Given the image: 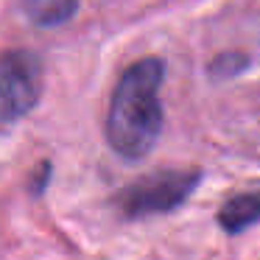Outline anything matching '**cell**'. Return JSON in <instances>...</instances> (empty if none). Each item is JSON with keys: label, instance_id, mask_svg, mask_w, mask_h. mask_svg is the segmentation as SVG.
<instances>
[{"label": "cell", "instance_id": "6da1fadb", "mask_svg": "<svg viewBox=\"0 0 260 260\" xmlns=\"http://www.w3.org/2000/svg\"><path fill=\"white\" fill-rule=\"evenodd\" d=\"M162 81L165 62L159 56H143L132 62L115 81L104 135L109 148L129 162L143 159L162 135Z\"/></svg>", "mask_w": 260, "mask_h": 260}, {"label": "cell", "instance_id": "7a4b0ae2", "mask_svg": "<svg viewBox=\"0 0 260 260\" xmlns=\"http://www.w3.org/2000/svg\"><path fill=\"white\" fill-rule=\"evenodd\" d=\"M199 185H202L199 168H157L123 185L112 196V204L120 210L123 218L132 221L162 215L182 207Z\"/></svg>", "mask_w": 260, "mask_h": 260}, {"label": "cell", "instance_id": "3957f363", "mask_svg": "<svg viewBox=\"0 0 260 260\" xmlns=\"http://www.w3.org/2000/svg\"><path fill=\"white\" fill-rule=\"evenodd\" d=\"M42 98V59L25 48H9L0 56V118H25Z\"/></svg>", "mask_w": 260, "mask_h": 260}, {"label": "cell", "instance_id": "277c9868", "mask_svg": "<svg viewBox=\"0 0 260 260\" xmlns=\"http://www.w3.org/2000/svg\"><path fill=\"white\" fill-rule=\"evenodd\" d=\"M218 226L226 235H241L249 226H254L260 221V190H246L230 196L215 213Z\"/></svg>", "mask_w": 260, "mask_h": 260}, {"label": "cell", "instance_id": "5b68a950", "mask_svg": "<svg viewBox=\"0 0 260 260\" xmlns=\"http://www.w3.org/2000/svg\"><path fill=\"white\" fill-rule=\"evenodd\" d=\"M79 9L81 6L76 0H31V3H23V14L37 28H59L76 17Z\"/></svg>", "mask_w": 260, "mask_h": 260}, {"label": "cell", "instance_id": "8992f818", "mask_svg": "<svg viewBox=\"0 0 260 260\" xmlns=\"http://www.w3.org/2000/svg\"><path fill=\"white\" fill-rule=\"evenodd\" d=\"M249 64H252V59H249L243 51H224V53H218V56L210 59L207 76L213 81H230V79H235V76L246 73Z\"/></svg>", "mask_w": 260, "mask_h": 260}, {"label": "cell", "instance_id": "52a82bcc", "mask_svg": "<svg viewBox=\"0 0 260 260\" xmlns=\"http://www.w3.org/2000/svg\"><path fill=\"white\" fill-rule=\"evenodd\" d=\"M51 171H53V165L48 162V159H42L40 165H37L34 171H31V182H28V193L34 199H40L42 193L48 190V182H51Z\"/></svg>", "mask_w": 260, "mask_h": 260}]
</instances>
